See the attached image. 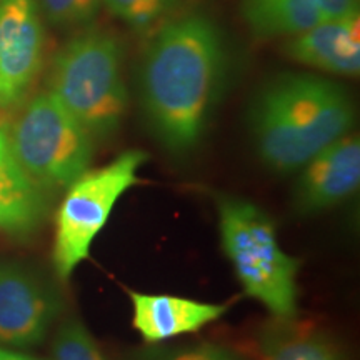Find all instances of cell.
<instances>
[{"mask_svg":"<svg viewBox=\"0 0 360 360\" xmlns=\"http://www.w3.org/2000/svg\"><path fill=\"white\" fill-rule=\"evenodd\" d=\"M142 150H127L98 169H89L67 187L57 214L53 269L60 281L89 257L90 247L105 227L112 210L130 187L139 184V170L147 162Z\"/></svg>","mask_w":360,"mask_h":360,"instance_id":"8992f818","label":"cell"},{"mask_svg":"<svg viewBox=\"0 0 360 360\" xmlns=\"http://www.w3.org/2000/svg\"><path fill=\"white\" fill-rule=\"evenodd\" d=\"M58 309L56 292L34 272L0 265V345L24 349L42 342Z\"/></svg>","mask_w":360,"mask_h":360,"instance_id":"ba28073f","label":"cell"},{"mask_svg":"<svg viewBox=\"0 0 360 360\" xmlns=\"http://www.w3.org/2000/svg\"><path fill=\"white\" fill-rule=\"evenodd\" d=\"M39 7L57 27L87 25L97 17L102 0H40Z\"/></svg>","mask_w":360,"mask_h":360,"instance_id":"e0dca14e","label":"cell"},{"mask_svg":"<svg viewBox=\"0 0 360 360\" xmlns=\"http://www.w3.org/2000/svg\"><path fill=\"white\" fill-rule=\"evenodd\" d=\"M265 345L262 360H344L340 350L314 332H282Z\"/></svg>","mask_w":360,"mask_h":360,"instance_id":"5bb4252c","label":"cell"},{"mask_svg":"<svg viewBox=\"0 0 360 360\" xmlns=\"http://www.w3.org/2000/svg\"><path fill=\"white\" fill-rule=\"evenodd\" d=\"M240 12L255 37H292L323 20L359 13V0H242Z\"/></svg>","mask_w":360,"mask_h":360,"instance_id":"7c38bea8","label":"cell"},{"mask_svg":"<svg viewBox=\"0 0 360 360\" xmlns=\"http://www.w3.org/2000/svg\"><path fill=\"white\" fill-rule=\"evenodd\" d=\"M283 53L310 69L357 77L360 72V13L321 22L285 39Z\"/></svg>","mask_w":360,"mask_h":360,"instance_id":"30bf717a","label":"cell"},{"mask_svg":"<svg viewBox=\"0 0 360 360\" xmlns=\"http://www.w3.org/2000/svg\"><path fill=\"white\" fill-rule=\"evenodd\" d=\"M132 360H242L237 354L217 344H197L179 349H150Z\"/></svg>","mask_w":360,"mask_h":360,"instance_id":"ac0fdd59","label":"cell"},{"mask_svg":"<svg viewBox=\"0 0 360 360\" xmlns=\"http://www.w3.org/2000/svg\"><path fill=\"white\" fill-rule=\"evenodd\" d=\"M292 200L299 214L312 215L339 205L359 191L360 141L345 134L315 154L302 169Z\"/></svg>","mask_w":360,"mask_h":360,"instance_id":"9c48e42d","label":"cell"},{"mask_svg":"<svg viewBox=\"0 0 360 360\" xmlns=\"http://www.w3.org/2000/svg\"><path fill=\"white\" fill-rule=\"evenodd\" d=\"M347 90L321 75L281 74L260 89L250 105L255 150L277 174L299 172L328 143L354 127Z\"/></svg>","mask_w":360,"mask_h":360,"instance_id":"7a4b0ae2","label":"cell"},{"mask_svg":"<svg viewBox=\"0 0 360 360\" xmlns=\"http://www.w3.org/2000/svg\"><path fill=\"white\" fill-rule=\"evenodd\" d=\"M0 360H42V359L29 357V355L17 354V352H12V350H6V349H0Z\"/></svg>","mask_w":360,"mask_h":360,"instance_id":"d6986e66","label":"cell"},{"mask_svg":"<svg viewBox=\"0 0 360 360\" xmlns=\"http://www.w3.org/2000/svg\"><path fill=\"white\" fill-rule=\"evenodd\" d=\"M17 162L37 187L67 188L87 172L94 139L52 92L35 96L8 127Z\"/></svg>","mask_w":360,"mask_h":360,"instance_id":"5b68a950","label":"cell"},{"mask_svg":"<svg viewBox=\"0 0 360 360\" xmlns=\"http://www.w3.org/2000/svg\"><path fill=\"white\" fill-rule=\"evenodd\" d=\"M175 2L177 0H102V7L130 29L146 32L172 11Z\"/></svg>","mask_w":360,"mask_h":360,"instance_id":"9a60e30c","label":"cell"},{"mask_svg":"<svg viewBox=\"0 0 360 360\" xmlns=\"http://www.w3.org/2000/svg\"><path fill=\"white\" fill-rule=\"evenodd\" d=\"M44 27L37 0H0V109L17 105L39 74Z\"/></svg>","mask_w":360,"mask_h":360,"instance_id":"52a82bcc","label":"cell"},{"mask_svg":"<svg viewBox=\"0 0 360 360\" xmlns=\"http://www.w3.org/2000/svg\"><path fill=\"white\" fill-rule=\"evenodd\" d=\"M42 212L39 187L17 162L8 139V125L0 119V229L25 236L37 227Z\"/></svg>","mask_w":360,"mask_h":360,"instance_id":"4fadbf2b","label":"cell"},{"mask_svg":"<svg viewBox=\"0 0 360 360\" xmlns=\"http://www.w3.org/2000/svg\"><path fill=\"white\" fill-rule=\"evenodd\" d=\"M49 92L94 141H107L115 135L129 105L119 39L103 30L75 35L53 58Z\"/></svg>","mask_w":360,"mask_h":360,"instance_id":"277c9868","label":"cell"},{"mask_svg":"<svg viewBox=\"0 0 360 360\" xmlns=\"http://www.w3.org/2000/svg\"><path fill=\"white\" fill-rule=\"evenodd\" d=\"M227 72L217 24L188 13L165 24L148 45L141 69L143 114L165 150L184 155L204 135Z\"/></svg>","mask_w":360,"mask_h":360,"instance_id":"6da1fadb","label":"cell"},{"mask_svg":"<svg viewBox=\"0 0 360 360\" xmlns=\"http://www.w3.org/2000/svg\"><path fill=\"white\" fill-rule=\"evenodd\" d=\"M129 295L134 310L132 323L147 344L192 334L227 312V305L199 302L186 297L132 290Z\"/></svg>","mask_w":360,"mask_h":360,"instance_id":"8fae6325","label":"cell"},{"mask_svg":"<svg viewBox=\"0 0 360 360\" xmlns=\"http://www.w3.org/2000/svg\"><path fill=\"white\" fill-rule=\"evenodd\" d=\"M215 205L222 250L242 289L274 317L294 319L302 262L281 249L276 225L254 202L217 193Z\"/></svg>","mask_w":360,"mask_h":360,"instance_id":"3957f363","label":"cell"},{"mask_svg":"<svg viewBox=\"0 0 360 360\" xmlns=\"http://www.w3.org/2000/svg\"><path fill=\"white\" fill-rule=\"evenodd\" d=\"M53 360H107L82 322H64L52 345Z\"/></svg>","mask_w":360,"mask_h":360,"instance_id":"2e32d148","label":"cell"}]
</instances>
